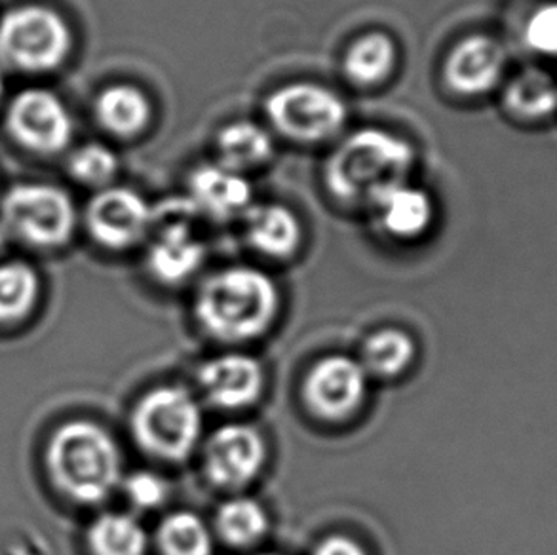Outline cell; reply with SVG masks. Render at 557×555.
<instances>
[{
	"instance_id": "cell-27",
	"label": "cell",
	"mask_w": 557,
	"mask_h": 555,
	"mask_svg": "<svg viewBox=\"0 0 557 555\" xmlns=\"http://www.w3.org/2000/svg\"><path fill=\"white\" fill-rule=\"evenodd\" d=\"M69 168H71V175L81 183L91 187H106L107 183L116 175L119 158L106 145L88 143L71 157Z\"/></svg>"
},
{
	"instance_id": "cell-26",
	"label": "cell",
	"mask_w": 557,
	"mask_h": 555,
	"mask_svg": "<svg viewBox=\"0 0 557 555\" xmlns=\"http://www.w3.org/2000/svg\"><path fill=\"white\" fill-rule=\"evenodd\" d=\"M38 295L37 272L27 263L0 264V322H15L29 314Z\"/></svg>"
},
{
	"instance_id": "cell-13",
	"label": "cell",
	"mask_w": 557,
	"mask_h": 555,
	"mask_svg": "<svg viewBox=\"0 0 557 555\" xmlns=\"http://www.w3.org/2000/svg\"><path fill=\"white\" fill-rule=\"evenodd\" d=\"M203 396L221 409L253 406L264 391L261 361L248 354H223L206 361L198 371Z\"/></svg>"
},
{
	"instance_id": "cell-33",
	"label": "cell",
	"mask_w": 557,
	"mask_h": 555,
	"mask_svg": "<svg viewBox=\"0 0 557 555\" xmlns=\"http://www.w3.org/2000/svg\"><path fill=\"white\" fill-rule=\"evenodd\" d=\"M261 555H276V554H261Z\"/></svg>"
},
{
	"instance_id": "cell-31",
	"label": "cell",
	"mask_w": 557,
	"mask_h": 555,
	"mask_svg": "<svg viewBox=\"0 0 557 555\" xmlns=\"http://www.w3.org/2000/svg\"><path fill=\"white\" fill-rule=\"evenodd\" d=\"M4 242H7V231L0 226V248L4 246Z\"/></svg>"
},
{
	"instance_id": "cell-23",
	"label": "cell",
	"mask_w": 557,
	"mask_h": 555,
	"mask_svg": "<svg viewBox=\"0 0 557 555\" xmlns=\"http://www.w3.org/2000/svg\"><path fill=\"white\" fill-rule=\"evenodd\" d=\"M414 360L413 338L406 331L384 328L363 343L362 363L368 375L392 379L404 373Z\"/></svg>"
},
{
	"instance_id": "cell-12",
	"label": "cell",
	"mask_w": 557,
	"mask_h": 555,
	"mask_svg": "<svg viewBox=\"0 0 557 555\" xmlns=\"http://www.w3.org/2000/svg\"><path fill=\"white\" fill-rule=\"evenodd\" d=\"M508 55L500 40L490 35H468L453 46L444 61V83L462 98H480L505 78Z\"/></svg>"
},
{
	"instance_id": "cell-3",
	"label": "cell",
	"mask_w": 557,
	"mask_h": 555,
	"mask_svg": "<svg viewBox=\"0 0 557 555\" xmlns=\"http://www.w3.org/2000/svg\"><path fill=\"white\" fill-rule=\"evenodd\" d=\"M46 462L55 488L76 503H103L122 483L121 449L90 420L63 424L48 445Z\"/></svg>"
},
{
	"instance_id": "cell-14",
	"label": "cell",
	"mask_w": 557,
	"mask_h": 555,
	"mask_svg": "<svg viewBox=\"0 0 557 555\" xmlns=\"http://www.w3.org/2000/svg\"><path fill=\"white\" fill-rule=\"evenodd\" d=\"M195 219H170L157 221L151 229H157L147 264L152 276L162 284H182L193 276L206 257V248L193 231Z\"/></svg>"
},
{
	"instance_id": "cell-22",
	"label": "cell",
	"mask_w": 557,
	"mask_h": 555,
	"mask_svg": "<svg viewBox=\"0 0 557 555\" xmlns=\"http://www.w3.org/2000/svg\"><path fill=\"white\" fill-rule=\"evenodd\" d=\"M94 555H145L149 539L144 526L128 514H101L88 529Z\"/></svg>"
},
{
	"instance_id": "cell-24",
	"label": "cell",
	"mask_w": 557,
	"mask_h": 555,
	"mask_svg": "<svg viewBox=\"0 0 557 555\" xmlns=\"http://www.w3.org/2000/svg\"><path fill=\"white\" fill-rule=\"evenodd\" d=\"M215 529L226 544L244 548L263 539L269 518L263 506L253 498L234 496L219 506Z\"/></svg>"
},
{
	"instance_id": "cell-18",
	"label": "cell",
	"mask_w": 557,
	"mask_h": 555,
	"mask_svg": "<svg viewBox=\"0 0 557 555\" xmlns=\"http://www.w3.org/2000/svg\"><path fill=\"white\" fill-rule=\"evenodd\" d=\"M151 116V101L132 84L107 86L96 99V119L103 130L116 137L141 134Z\"/></svg>"
},
{
	"instance_id": "cell-21",
	"label": "cell",
	"mask_w": 557,
	"mask_h": 555,
	"mask_svg": "<svg viewBox=\"0 0 557 555\" xmlns=\"http://www.w3.org/2000/svg\"><path fill=\"white\" fill-rule=\"evenodd\" d=\"M398 61V48L391 35L373 30L356 38L343 58V73L358 86H375L391 76Z\"/></svg>"
},
{
	"instance_id": "cell-4",
	"label": "cell",
	"mask_w": 557,
	"mask_h": 555,
	"mask_svg": "<svg viewBox=\"0 0 557 555\" xmlns=\"http://www.w3.org/2000/svg\"><path fill=\"white\" fill-rule=\"evenodd\" d=\"M202 407L183 386L147 392L132 411L137 445L162 460H185L202 440Z\"/></svg>"
},
{
	"instance_id": "cell-15",
	"label": "cell",
	"mask_w": 557,
	"mask_h": 555,
	"mask_svg": "<svg viewBox=\"0 0 557 555\" xmlns=\"http://www.w3.org/2000/svg\"><path fill=\"white\" fill-rule=\"evenodd\" d=\"M188 198L196 210L218 221L246 215L253 206V187L246 173L223 164H203L188 177Z\"/></svg>"
},
{
	"instance_id": "cell-20",
	"label": "cell",
	"mask_w": 557,
	"mask_h": 555,
	"mask_svg": "<svg viewBox=\"0 0 557 555\" xmlns=\"http://www.w3.org/2000/svg\"><path fill=\"white\" fill-rule=\"evenodd\" d=\"M219 164L246 173L263 165L274 155L272 136L256 122L236 121L221 128L215 139Z\"/></svg>"
},
{
	"instance_id": "cell-9",
	"label": "cell",
	"mask_w": 557,
	"mask_h": 555,
	"mask_svg": "<svg viewBox=\"0 0 557 555\" xmlns=\"http://www.w3.org/2000/svg\"><path fill=\"white\" fill-rule=\"evenodd\" d=\"M8 128L23 147L40 155L60 152L73 136L67 107L42 88H29L15 96L8 109Z\"/></svg>"
},
{
	"instance_id": "cell-5",
	"label": "cell",
	"mask_w": 557,
	"mask_h": 555,
	"mask_svg": "<svg viewBox=\"0 0 557 555\" xmlns=\"http://www.w3.org/2000/svg\"><path fill=\"white\" fill-rule=\"evenodd\" d=\"M264 113L280 136L297 143H320L337 136L348 111L339 94L322 84L299 81L272 91Z\"/></svg>"
},
{
	"instance_id": "cell-10",
	"label": "cell",
	"mask_w": 557,
	"mask_h": 555,
	"mask_svg": "<svg viewBox=\"0 0 557 555\" xmlns=\"http://www.w3.org/2000/svg\"><path fill=\"white\" fill-rule=\"evenodd\" d=\"M151 203L134 188H101L86 208L91 238L109 249L134 246L151 231Z\"/></svg>"
},
{
	"instance_id": "cell-1",
	"label": "cell",
	"mask_w": 557,
	"mask_h": 555,
	"mask_svg": "<svg viewBox=\"0 0 557 555\" xmlns=\"http://www.w3.org/2000/svg\"><path fill=\"white\" fill-rule=\"evenodd\" d=\"M417 152L411 143L388 130H356L330 152L324 183L345 203H373L388 188L407 183Z\"/></svg>"
},
{
	"instance_id": "cell-29",
	"label": "cell",
	"mask_w": 557,
	"mask_h": 555,
	"mask_svg": "<svg viewBox=\"0 0 557 555\" xmlns=\"http://www.w3.org/2000/svg\"><path fill=\"white\" fill-rule=\"evenodd\" d=\"M124 491L129 498V503L141 508V510H152L157 506H162L168 498L166 481L152 472L129 473L124 480Z\"/></svg>"
},
{
	"instance_id": "cell-2",
	"label": "cell",
	"mask_w": 557,
	"mask_h": 555,
	"mask_svg": "<svg viewBox=\"0 0 557 555\" xmlns=\"http://www.w3.org/2000/svg\"><path fill=\"white\" fill-rule=\"evenodd\" d=\"M280 310L278 285L253 267H228L198 289L195 312L203 331L223 343L261 337Z\"/></svg>"
},
{
	"instance_id": "cell-6",
	"label": "cell",
	"mask_w": 557,
	"mask_h": 555,
	"mask_svg": "<svg viewBox=\"0 0 557 555\" xmlns=\"http://www.w3.org/2000/svg\"><path fill=\"white\" fill-rule=\"evenodd\" d=\"M69 48L67 23L50 8H14L0 20V63L7 67L50 71L67 58Z\"/></svg>"
},
{
	"instance_id": "cell-32",
	"label": "cell",
	"mask_w": 557,
	"mask_h": 555,
	"mask_svg": "<svg viewBox=\"0 0 557 555\" xmlns=\"http://www.w3.org/2000/svg\"><path fill=\"white\" fill-rule=\"evenodd\" d=\"M2 91H4V81H2V71H0V98H2Z\"/></svg>"
},
{
	"instance_id": "cell-11",
	"label": "cell",
	"mask_w": 557,
	"mask_h": 555,
	"mask_svg": "<svg viewBox=\"0 0 557 555\" xmlns=\"http://www.w3.org/2000/svg\"><path fill=\"white\" fill-rule=\"evenodd\" d=\"M267 460V443L257 428L225 424L218 428L203 449V470L219 488L238 489L256 480Z\"/></svg>"
},
{
	"instance_id": "cell-16",
	"label": "cell",
	"mask_w": 557,
	"mask_h": 555,
	"mask_svg": "<svg viewBox=\"0 0 557 555\" xmlns=\"http://www.w3.org/2000/svg\"><path fill=\"white\" fill-rule=\"evenodd\" d=\"M371 208L376 211L384 233L399 240L419 238L434 221V202L429 193L409 183L388 188Z\"/></svg>"
},
{
	"instance_id": "cell-7",
	"label": "cell",
	"mask_w": 557,
	"mask_h": 555,
	"mask_svg": "<svg viewBox=\"0 0 557 555\" xmlns=\"http://www.w3.org/2000/svg\"><path fill=\"white\" fill-rule=\"evenodd\" d=\"M8 231L38 248H58L73 236L75 203L67 193L50 185H20L2 202Z\"/></svg>"
},
{
	"instance_id": "cell-28",
	"label": "cell",
	"mask_w": 557,
	"mask_h": 555,
	"mask_svg": "<svg viewBox=\"0 0 557 555\" xmlns=\"http://www.w3.org/2000/svg\"><path fill=\"white\" fill-rule=\"evenodd\" d=\"M523 38L535 52L557 55V4L539 8L525 23Z\"/></svg>"
},
{
	"instance_id": "cell-30",
	"label": "cell",
	"mask_w": 557,
	"mask_h": 555,
	"mask_svg": "<svg viewBox=\"0 0 557 555\" xmlns=\"http://www.w3.org/2000/svg\"><path fill=\"white\" fill-rule=\"evenodd\" d=\"M312 555H368L366 550L358 542L348 539V536H327L318 544Z\"/></svg>"
},
{
	"instance_id": "cell-25",
	"label": "cell",
	"mask_w": 557,
	"mask_h": 555,
	"mask_svg": "<svg viewBox=\"0 0 557 555\" xmlns=\"http://www.w3.org/2000/svg\"><path fill=\"white\" fill-rule=\"evenodd\" d=\"M159 546L164 555H211L213 536L193 511H175L160 523Z\"/></svg>"
},
{
	"instance_id": "cell-8",
	"label": "cell",
	"mask_w": 557,
	"mask_h": 555,
	"mask_svg": "<svg viewBox=\"0 0 557 555\" xmlns=\"http://www.w3.org/2000/svg\"><path fill=\"white\" fill-rule=\"evenodd\" d=\"M368 377L360 361L333 354L312 366L302 384V396L320 419L345 420L362 406Z\"/></svg>"
},
{
	"instance_id": "cell-17",
	"label": "cell",
	"mask_w": 557,
	"mask_h": 555,
	"mask_svg": "<svg viewBox=\"0 0 557 555\" xmlns=\"http://www.w3.org/2000/svg\"><path fill=\"white\" fill-rule=\"evenodd\" d=\"M244 225L249 246L272 259L294 256L301 244L299 218L284 203H253L244 215Z\"/></svg>"
},
{
	"instance_id": "cell-19",
	"label": "cell",
	"mask_w": 557,
	"mask_h": 555,
	"mask_svg": "<svg viewBox=\"0 0 557 555\" xmlns=\"http://www.w3.org/2000/svg\"><path fill=\"white\" fill-rule=\"evenodd\" d=\"M503 106L518 119H548L557 111V81L544 69H521L506 83Z\"/></svg>"
}]
</instances>
